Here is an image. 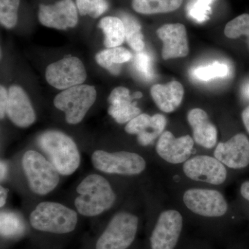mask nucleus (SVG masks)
Masks as SVG:
<instances>
[{"instance_id": "6e6552de", "label": "nucleus", "mask_w": 249, "mask_h": 249, "mask_svg": "<svg viewBox=\"0 0 249 249\" xmlns=\"http://www.w3.org/2000/svg\"><path fill=\"white\" fill-rule=\"evenodd\" d=\"M45 78L51 86L65 90L83 84L86 80L87 72L79 58L67 57L49 65Z\"/></svg>"}, {"instance_id": "cd10ccee", "label": "nucleus", "mask_w": 249, "mask_h": 249, "mask_svg": "<svg viewBox=\"0 0 249 249\" xmlns=\"http://www.w3.org/2000/svg\"><path fill=\"white\" fill-rule=\"evenodd\" d=\"M229 73V67L224 64L215 62L207 66L199 67L195 69L193 76L196 79L208 81L213 78H223Z\"/></svg>"}, {"instance_id": "4468645a", "label": "nucleus", "mask_w": 249, "mask_h": 249, "mask_svg": "<svg viewBox=\"0 0 249 249\" xmlns=\"http://www.w3.org/2000/svg\"><path fill=\"white\" fill-rule=\"evenodd\" d=\"M194 147V139L190 135L176 138L169 131L160 136L156 151L160 158L172 164L185 163L189 160Z\"/></svg>"}, {"instance_id": "f03ea898", "label": "nucleus", "mask_w": 249, "mask_h": 249, "mask_svg": "<svg viewBox=\"0 0 249 249\" xmlns=\"http://www.w3.org/2000/svg\"><path fill=\"white\" fill-rule=\"evenodd\" d=\"M78 196L74 204L80 214L95 217L112 207L116 195L110 183L101 175H88L76 188Z\"/></svg>"}, {"instance_id": "9b49d317", "label": "nucleus", "mask_w": 249, "mask_h": 249, "mask_svg": "<svg viewBox=\"0 0 249 249\" xmlns=\"http://www.w3.org/2000/svg\"><path fill=\"white\" fill-rule=\"evenodd\" d=\"M183 170L188 178L194 181L220 185L227 179L225 165L214 157L199 155L193 157L185 162Z\"/></svg>"}, {"instance_id": "7ed1b4c3", "label": "nucleus", "mask_w": 249, "mask_h": 249, "mask_svg": "<svg viewBox=\"0 0 249 249\" xmlns=\"http://www.w3.org/2000/svg\"><path fill=\"white\" fill-rule=\"evenodd\" d=\"M29 222L39 231L67 234L76 229L78 214L76 211L59 203L44 201L31 213Z\"/></svg>"}, {"instance_id": "a211bd4d", "label": "nucleus", "mask_w": 249, "mask_h": 249, "mask_svg": "<svg viewBox=\"0 0 249 249\" xmlns=\"http://www.w3.org/2000/svg\"><path fill=\"white\" fill-rule=\"evenodd\" d=\"M129 89L124 87H118L111 91L108 97L110 104L108 108L109 114L119 124H124L132 121L141 114V109L137 103L134 102Z\"/></svg>"}, {"instance_id": "a878e982", "label": "nucleus", "mask_w": 249, "mask_h": 249, "mask_svg": "<svg viewBox=\"0 0 249 249\" xmlns=\"http://www.w3.org/2000/svg\"><path fill=\"white\" fill-rule=\"evenodd\" d=\"M224 34L231 39L247 36L249 49V14L240 15L228 22L224 29Z\"/></svg>"}, {"instance_id": "c9c22d12", "label": "nucleus", "mask_w": 249, "mask_h": 249, "mask_svg": "<svg viewBox=\"0 0 249 249\" xmlns=\"http://www.w3.org/2000/svg\"><path fill=\"white\" fill-rule=\"evenodd\" d=\"M242 93L246 97L249 98V83H246L242 88Z\"/></svg>"}, {"instance_id": "412c9836", "label": "nucleus", "mask_w": 249, "mask_h": 249, "mask_svg": "<svg viewBox=\"0 0 249 249\" xmlns=\"http://www.w3.org/2000/svg\"><path fill=\"white\" fill-rule=\"evenodd\" d=\"M132 58V53L127 49L121 47L105 49L96 55V61L98 65L115 76L120 73L121 65L129 62Z\"/></svg>"}, {"instance_id": "dca6fc26", "label": "nucleus", "mask_w": 249, "mask_h": 249, "mask_svg": "<svg viewBox=\"0 0 249 249\" xmlns=\"http://www.w3.org/2000/svg\"><path fill=\"white\" fill-rule=\"evenodd\" d=\"M167 119L163 114L150 116L140 114L126 124L124 130L129 134L137 135V141L142 146L151 145L164 132Z\"/></svg>"}, {"instance_id": "1a4fd4ad", "label": "nucleus", "mask_w": 249, "mask_h": 249, "mask_svg": "<svg viewBox=\"0 0 249 249\" xmlns=\"http://www.w3.org/2000/svg\"><path fill=\"white\" fill-rule=\"evenodd\" d=\"M183 202L192 212L206 217H219L227 213L228 204L222 193L214 190L194 188L185 192Z\"/></svg>"}, {"instance_id": "5701e85b", "label": "nucleus", "mask_w": 249, "mask_h": 249, "mask_svg": "<svg viewBox=\"0 0 249 249\" xmlns=\"http://www.w3.org/2000/svg\"><path fill=\"white\" fill-rule=\"evenodd\" d=\"M183 0H132L136 12L143 15L166 14L178 10Z\"/></svg>"}, {"instance_id": "f3484780", "label": "nucleus", "mask_w": 249, "mask_h": 249, "mask_svg": "<svg viewBox=\"0 0 249 249\" xmlns=\"http://www.w3.org/2000/svg\"><path fill=\"white\" fill-rule=\"evenodd\" d=\"M8 92L6 114L11 122L22 128L34 124L36 120V113L27 93L18 85H12Z\"/></svg>"}, {"instance_id": "4be33fe9", "label": "nucleus", "mask_w": 249, "mask_h": 249, "mask_svg": "<svg viewBox=\"0 0 249 249\" xmlns=\"http://www.w3.org/2000/svg\"><path fill=\"white\" fill-rule=\"evenodd\" d=\"M98 26L104 34V45L107 49L120 47L125 40V30L121 18L114 16L103 18Z\"/></svg>"}, {"instance_id": "0eeeda50", "label": "nucleus", "mask_w": 249, "mask_h": 249, "mask_svg": "<svg viewBox=\"0 0 249 249\" xmlns=\"http://www.w3.org/2000/svg\"><path fill=\"white\" fill-rule=\"evenodd\" d=\"M91 163L96 170L107 174L137 175L146 168L142 156L134 152H107L96 150L91 155Z\"/></svg>"}, {"instance_id": "f8f14e48", "label": "nucleus", "mask_w": 249, "mask_h": 249, "mask_svg": "<svg viewBox=\"0 0 249 249\" xmlns=\"http://www.w3.org/2000/svg\"><path fill=\"white\" fill-rule=\"evenodd\" d=\"M38 19L45 27L67 30L78 24V11L73 0H60L54 4H40Z\"/></svg>"}, {"instance_id": "bb28decb", "label": "nucleus", "mask_w": 249, "mask_h": 249, "mask_svg": "<svg viewBox=\"0 0 249 249\" xmlns=\"http://www.w3.org/2000/svg\"><path fill=\"white\" fill-rule=\"evenodd\" d=\"M78 13L81 16L98 18L109 9L107 0H76Z\"/></svg>"}, {"instance_id": "f257e3e1", "label": "nucleus", "mask_w": 249, "mask_h": 249, "mask_svg": "<svg viewBox=\"0 0 249 249\" xmlns=\"http://www.w3.org/2000/svg\"><path fill=\"white\" fill-rule=\"evenodd\" d=\"M38 146L60 175L68 176L79 167L80 155L74 141L58 130H48L39 135Z\"/></svg>"}, {"instance_id": "9d476101", "label": "nucleus", "mask_w": 249, "mask_h": 249, "mask_svg": "<svg viewBox=\"0 0 249 249\" xmlns=\"http://www.w3.org/2000/svg\"><path fill=\"white\" fill-rule=\"evenodd\" d=\"M183 229V217L175 210H168L160 214L150 242L151 249H175Z\"/></svg>"}, {"instance_id": "f704fd0d", "label": "nucleus", "mask_w": 249, "mask_h": 249, "mask_svg": "<svg viewBox=\"0 0 249 249\" xmlns=\"http://www.w3.org/2000/svg\"><path fill=\"white\" fill-rule=\"evenodd\" d=\"M0 168H1V173H0V178H1V181H3L6 178V175H7L8 167L7 165L4 161H1L0 164Z\"/></svg>"}, {"instance_id": "423d86ee", "label": "nucleus", "mask_w": 249, "mask_h": 249, "mask_svg": "<svg viewBox=\"0 0 249 249\" xmlns=\"http://www.w3.org/2000/svg\"><path fill=\"white\" fill-rule=\"evenodd\" d=\"M139 219L127 212L116 214L96 242V249H127L138 231Z\"/></svg>"}, {"instance_id": "72a5a7b5", "label": "nucleus", "mask_w": 249, "mask_h": 249, "mask_svg": "<svg viewBox=\"0 0 249 249\" xmlns=\"http://www.w3.org/2000/svg\"><path fill=\"white\" fill-rule=\"evenodd\" d=\"M242 118L246 129H247V130L248 131L249 133V106L246 108L245 110L243 111V112H242Z\"/></svg>"}, {"instance_id": "39448f33", "label": "nucleus", "mask_w": 249, "mask_h": 249, "mask_svg": "<svg viewBox=\"0 0 249 249\" xmlns=\"http://www.w3.org/2000/svg\"><path fill=\"white\" fill-rule=\"evenodd\" d=\"M94 87L80 85L63 90L54 98V106L65 114L69 124H76L83 120L96 99Z\"/></svg>"}, {"instance_id": "aec40b11", "label": "nucleus", "mask_w": 249, "mask_h": 249, "mask_svg": "<svg viewBox=\"0 0 249 249\" xmlns=\"http://www.w3.org/2000/svg\"><path fill=\"white\" fill-rule=\"evenodd\" d=\"M150 93L160 110L170 113L176 110L182 102L184 89L179 82L172 81L167 85H154Z\"/></svg>"}, {"instance_id": "473e14b6", "label": "nucleus", "mask_w": 249, "mask_h": 249, "mask_svg": "<svg viewBox=\"0 0 249 249\" xmlns=\"http://www.w3.org/2000/svg\"><path fill=\"white\" fill-rule=\"evenodd\" d=\"M240 193L244 198L249 201V181L242 183L240 188Z\"/></svg>"}, {"instance_id": "c756f323", "label": "nucleus", "mask_w": 249, "mask_h": 249, "mask_svg": "<svg viewBox=\"0 0 249 249\" xmlns=\"http://www.w3.org/2000/svg\"><path fill=\"white\" fill-rule=\"evenodd\" d=\"M134 65L136 70L146 80L154 78L153 65L151 56L145 52H137L134 57Z\"/></svg>"}, {"instance_id": "6ab92c4d", "label": "nucleus", "mask_w": 249, "mask_h": 249, "mask_svg": "<svg viewBox=\"0 0 249 249\" xmlns=\"http://www.w3.org/2000/svg\"><path fill=\"white\" fill-rule=\"evenodd\" d=\"M187 119L193 129L194 142L205 148H213L217 143V130L210 121L207 113L195 108L188 112Z\"/></svg>"}, {"instance_id": "2eb2a0df", "label": "nucleus", "mask_w": 249, "mask_h": 249, "mask_svg": "<svg viewBox=\"0 0 249 249\" xmlns=\"http://www.w3.org/2000/svg\"><path fill=\"white\" fill-rule=\"evenodd\" d=\"M157 35L163 42L161 55L163 60L183 58L188 55V37L183 24H164L157 29Z\"/></svg>"}, {"instance_id": "b1692460", "label": "nucleus", "mask_w": 249, "mask_h": 249, "mask_svg": "<svg viewBox=\"0 0 249 249\" xmlns=\"http://www.w3.org/2000/svg\"><path fill=\"white\" fill-rule=\"evenodd\" d=\"M121 19L124 26L126 42L135 52H142L145 48V42L140 23L133 16L127 14L122 15Z\"/></svg>"}, {"instance_id": "393cba45", "label": "nucleus", "mask_w": 249, "mask_h": 249, "mask_svg": "<svg viewBox=\"0 0 249 249\" xmlns=\"http://www.w3.org/2000/svg\"><path fill=\"white\" fill-rule=\"evenodd\" d=\"M20 0H0V22L7 29L16 27Z\"/></svg>"}, {"instance_id": "c85d7f7f", "label": "nucleus", "mask_w": 249, "mask_h": 249, "mask_svg": "<svg viewBox=\"0 0 249 249\" xmlns=\"http://www.w3.org/2000/svg\"><path fill=\"white\" fill-rule=\"evenodd\" d=\"M23 229V224L20 218L14 213H1V233L2 235L9 236L19 233Z\"/></svg>"}, {"instance_id": "20e7f679", "label": "nucleus", "mask_w": 249, "mask_h": 249, "mask_svg": "<svg viewBox=\"0 0 249 249\" xmlns=\"http://www.w3.org/2000/svg\"><path fill=\"white\" fill-rule=\"evenodd\" d=\"M22 168L31 191L38 196L49 194L60 181V174L56 168L35 150H29L23 155Z\"/></svg>"}, {"instance_id": "2f4dec72", "label": "nucleus", "mask_w": 249, "mask_h": 249, "mask_svg": "<svg viewBox=\"0 0 249 249\" xmlns=\"http://www.w3.org/2000/svg\"><path fill=\"white\" fill-rule=\"evenodd\" d=\"M8 193H9V190L4 187L1 186L0 188V207L2 208L6 204Z\"/></svg>"}, {"instance_id": "e433bc0d", "label": "nucleus", "mask_w": 249, "mask_h": 249, "mask_svg": "<svg viewBox=\"0 0 249 249\" xmlns=\"http://www.w3.org/2000/svg\"><path fill=\"white\" fill-rule=\"evenodd\" d=\"M142 93L141 92H137L134 93L133 97L134 98H141L142 97Z\"/></svg>"}, {"instance_id": "ddd939ff", "label": "nucleus", "mask_w": 249, "mask_h": 249, "mask_svg": "<svg viewBox=\"0 0 249 249\" xmlns=\"http://www.w3.org/2000/svg\"><path fill=\"white\" fill-rule=\"evenodd\" d=\"M214 157L221 163L232 168L242 169L249 165V139L245 134L233 136L227 142H221L216 147Z\"/></svg>"}, {"instance_id": "7c9ffc66", "label": "nucleus", "mask_w": 249, "mask_h": 249, "mask_svg": "<svg viewBox=\"0 0 249 249\" xmlns=\"http://www.w3.org/2000/svg\"><path fill=\"white\" fill-rule=\"evenodd\" d=\"M9 92L4 87L0 88V117L3 119L6 115V107H7Z\"/></svg>"}]
</instances>
